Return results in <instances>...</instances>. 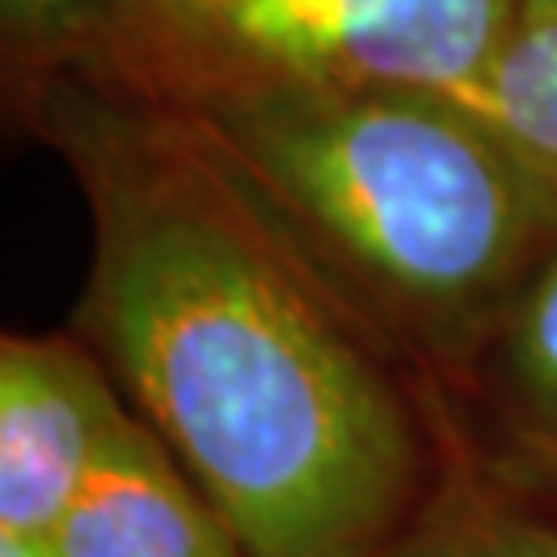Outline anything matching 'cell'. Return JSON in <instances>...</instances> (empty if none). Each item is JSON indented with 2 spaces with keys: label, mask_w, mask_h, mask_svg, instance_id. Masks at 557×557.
<instances>
[{
  "label": "cell",
  "mask_w": 557,
  "mask_h": 557,
  "mask_svg": "<svg viewBox=\"0 0 557 557\" xmlns=\"http://www.w3.org/2000/svg\"><path fill=\"white\" fill-rule=\"evenodd\" d=\"M91 174L87 326L244 554H380L413 425L310 264L186 140Z\"/></svg>",
  "instance_id": "6da1fadb"
},
{
  "label": "cell",
  "mask_w": 557,
  "mask_h": 557,
  "mask_svg": "<svg viewBox=\"0 0 557 557\" xmlns=\"http://www.w3.org/2000/svg\"><path fill=\"white\" fill-rule=\"evenodd\" d=\"M182 140L310 269L442 335L499 322L557 248L554 195L434 91L207 79Z\"/></svg>",
  "instance_id": "7a4b0ae2"
},
{
  "label": "cell",
  "mask_w": 557,
  "mask_h": 557,
  "mask_svg": "<svg viewBox=\"0 0 557 557\" xmlns=\"http://www.w3.org/2000/svg\"><path fill=\"white\" fill-rule=\"evenodd\" d=\"M524 21V0H215L165 21L199 79H285L455 96Z\"/></svg>",
  "instance_id": "3957f363"
},
{
  "label": "cell",
  "mask_w": 557,
  "mask_h": 557,
  "mask_svg": "<svg viewBox=\"0 0 557 557\" xmlns=\"http://www.w3.org/2000/svg\"><path fill=\"white\" fill-rule=\"evenodd\" d=\"M124 421L100 368L59 338L0 343V533L50 537Z\"/></svg>",
  "instance_id": "277c9868"
},
{
  "label": "cell",
  "mask_w": 557,
  "mask_h": 557,
  "mask_svg": "<svg viewBox=\"0 0 557 557\" xmlns=\"http://www.w3.org/2000/svg\"><path fill=\"white\" fill-rule=\"evenodd\" d=\"M46 541L59 557H248L170 446L128 413Z\"/></svg>",
  "instance_id": "5b68a950"
},
{
  "label": "cell",
  "mask_w": 557,
  "mask_h": 557,
  "mask_svg": "<svg viewBox=\"0 0 557 557\" xmlns=\"http://www.w3.org/2000/svg\"><path fill=\"white\" fill-rule=\"evenodd\" d=\"M446 100L487 124L557 202V21L524 17L496 62Z\"/></svg>",
  "instance_id": "8992f818"
},
{
  "label": "cell",
  "mask_w": 557,
  "mask_h": 557,
  "mask_svg": "<svg viewBox=\"0 0 557 557\" xmlns=\"http://www.w3.org/2000/svg\"><path fill=\"white\" fill-rule=\"evenodd\" d=\"M499 388L512 421L557 455V248L499 314Z\"/></svg>",
  "instance_id": "52a82bcc"
},
{
  "label": "cell",
  "mask_w": 557,
  "mask_h": 557,
  "mask_svg": "<svg viewBox=\"0 0 557 557\" xmlns=\"http://www.w3.org/2000/svg\"><path fill=\"white\" fill-rule=\"evenodd\" d=\"M372 557H554V545L545 533H529L520 524H458L438 529L430 537L405 541L397 549H380Z\"/></svg>",
  "instance_id": "ba28073f"
},
{
  "label": "cell",
  "mask_w": 557,
  "mask_h": 557,
  "mask_svg": "<svg viewBox=\"0 0 557 557\" xmlns=\"http://www.w3.org/2000/svg\"><path fill=\"white\" fill-rule=\"evenodd\" d=\"M108 0H0L4 34L21 50H50L71 41Z\"/></svg>",
  "instance_id": "9c48e42d"
},
{
  "label": "cell",
  "mask_w": 557,
  "mask_h": 557,
  "mask_svg": "<svg viewBox=\"0 0 557 557\" xmlns=\"http://www.w3.org/2000/svg\"><path fill=\"white\" fill-rule=\"evenodd\" d=\"M0 557H59L46 537H9L0 533Z\"/></svg>",
  "instance_id": "30bf717a"
},
{
  "label": "cell",
  "mask_w": 557,
  "mask_h": 557,
  "mask_svg": "<svg viewBox=\"0 0 557 557\" xmlns=\"http://www.w3.org/2000/svg\"><path fill=\"white\" fill-rule=\"evenodd\" d=\"M524 17L557 21V0H524Z\"/></svg>",
  "instance_id": "8fae6325"
},
{
  "label": "cell",
  "mask_w": 557,
  "mask_h": 557,
  "mask_svg": "<svg viewBox=\"0 0 557 557\" xmlns=\"http://www.w3.org/2000/svg\"><path fill=\"white\" fill-rule=\"evenodd\" d=\"M549 545H554V557H557V537H549Z\"/></svg>",
  "instance_id": "7c38bea8"
}]
</instances>
